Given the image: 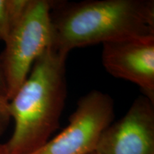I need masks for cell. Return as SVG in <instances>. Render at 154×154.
<instances>
[{"instance_id": "obj_2", "label": "cell", "mask_w": 154, "mask_h": 154, "mask_svg": "<svg viewBox=\"0 0 154 154\" xmlns=\"http://www.w3.org/2000/svg\"><path fill=\"white\" fill-rule=\"evenodd\" d=\"M67 55L48 47L12 99L9 111L15 126L5 147L7 154H32L59 128L67 96Z\"/></svg>"}, {"instance_id": "obj_3", "label": "cell", "mask_w": 154, "mask_h": 154, "mask_svg": "<svg viewBox=\"0 0 154 154\" xmlns=\"http://www.w3.org/2000/svg\"><path fill=\"white\" fill-rule=\"evenodd\" d=\"M54 2L30 0L24 14L5 42V50L0 57L9 101L26 79L36 59L50 47Z\"/></svg>"}, {"instance_id": "obj_9", "label": "cell", "mask_w": 154, "mask_h": 154, "mask_svg": "<svg viewBox=\"0 0 154 154\" xmlns=\"http://www.w3.org/2000/svg\"><path fill=\"white\" fill-rule=\"evenodd\" d=\"M0 94L6 96L7 95V83H6L5 72H4L1 57H0Z\"/></svg>"}, {"instance_id": "obj_1", "label": "cell", "mask_w": 154, "mask_h": 154, "mask_svg": "<svg viewBox=\"0 0 154 154\" xmlns=\"http://www.w3.org/2000/svg\"><path fill=\"white\" fill-rule=\"evenodd\" d=\"M50 47L71 50L136 36L154 35L153 0L54 2Z\"/></svg>"}, {"instance_id": "obj_10", "label": "cell", "mask_w": 154, "mask_h": 154, "mask_svg": "<svg viewBox=\"0 0 154 154\" xmlns=\"http://www.w3.org/2000/svg\"><path fill=\"white\" fill-rule=\"evenodd\" d=\"M0 154H7L5 144L0 143Z\"/></svg>"}, {"instance_id": "obj_7", "label": "cell", "mask_w": 154, "mask_h": 154, "mask_svg": "<svg viewBox=\"0 0 154 154\" xmlns=\"http://www.w3.org/2000/svg\"><path fill=\"white\" fill-rule=\"evenodd\" d=\"M30 0H0V41L5 42L25 11Z\"/></svg>"}, {"instance_id": "obj_11", "label": "cell", "mask_w": 154, "mask_h": 154, "mask_svg": "<svg viewBox=\"0 0 154 154\" xmlns=\"http://www.w3.org/2000/svg\"><path fill=\"white\" fill-rule=\"evenodd\" d=\"M89 154H99V153H97V152H96V151H94V152H92V153H89Z\"/></svg>"}, {"instance_id": "obj_8", "label": "cell", "mask_w": 154, "mask_h": 154, "mask_svg": "<svg viewBox=\"0 0 154 154\" xmlns=\"http://www.w3.org/2000/svg\"><path fill=\"white\" fill-rule=\"evenodd\" d=\"M11 118L9 99L6 96L0 94V136L7 129Z\"/></svg>"}, {"instance_id": "obj_5", "label": "cell", "mask_w": 154, "mask_h": 154, "mask_svg": "<svg viewBox=\"0 0 154 154\" xmlns=\"http://www.w3.org/2000/svg\"><path fill=\"white\" fill-rule=\"evenodd\" d=\"M101 60L109 74L136 84L154 102V35L103 44Z\"/></svg>"}, {"instance_id": "obj_4", "label": "cell", "mask_w": 154, "mask_h": 154, "mask_svg": "<svg viewBox=\"0 0 154 154\" xmlns=\"http://www.w3.org/2000/svg\"><path fill=\"white\" fill-rule=\"evenodd\" d=\"M113 118L114 104L111 96L92 90L77 102L68 126L32 154H89L96 151L102 134Z\"/></svg>"}, {"instance_id": "obj_6", "label": "cell", "mask_w": 154, "mask_h": 154, "mask_svg": "<svg viewBox=\"0 0 154 154\" xmlns=\"http://www.w3.org/2000/svg\"><path fill=\"white\" fill-rule=\"evenodd\" d=\"M99 154H154V102L140 95L100 138Z\"/></svg>"}]
</instances>
